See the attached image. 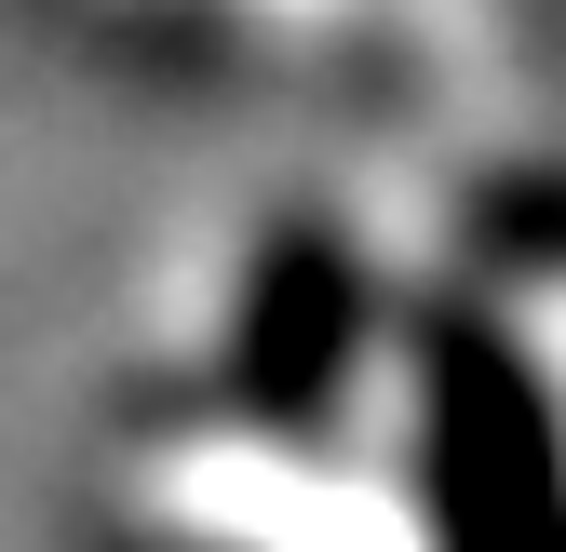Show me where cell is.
<instances>
[{
  "mask_svg": "<svg viewBox=\"0 0 566 552\" xmlns=\"http://www.w3.org/2000/svg\"><path fill=\"white\" fill-rule=\"evenodd\" d=\"M365 337H378V297H365V256H350V230L324 216H283L243 269L230 297V418L256 445H337L350 418V378H365Z\"/></svg>",
  "mask_w": 566,
  "mask_h": 552,
  "instance_id": "2",
  "label": "cell"
},
{
  "mask_svg": "<svg viewBox=\"0 0 566 552\" xmlns=\"http://www.w3.org/2000/svg\"><path fill=\"white\" fill-rule=\"evenodd\" d=\"M405 486L432 552H566V404L539 351L472 310L432 297L405 337Z\"/></svg>",
  "mask_w": 566,
  "mask_h": 552,
  "instance_id": "1",
  "label": "cell"
}]
</instances>
